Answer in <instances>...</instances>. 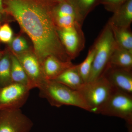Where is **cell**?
Segmentation results:
<instances>
[{"label": "cell", "instance_id": "1", "mask_svg": "<svg viewBox=\"0 0 132 132\" xmlns=\"http://www.w3.org/2000/svg\"><path fill=\"white\" fill-rule=\"evenodd\" d=\"M5 14L13 16L31 39L42 65L53 56L72 61L60 39L52 15L54 0H2Z\"/></svg>", "mask_w": 132, "mask_h": 132}, {"label": "cell", "instance_id": "2", "mask_svg": "<svg viewBox=\"0 0 132 132\" xmlns=\"http://www.w3.org/2000/svg\"><path fill=\"white\" fill-rule=\"evenodd\" d=\"M41 97L52 106H73L89 111V108L79 91L73 90L53 80H46L38 88Z\"/></svg>", "mask_w": 132, "mask_h": 132}, {"label": "cell", "instance_id": "3", "mask_svg": "<svg viewBox=\"0 0 132 132\" xmlns=\"http://www.w3.org/2000/svg\"><path fill=\"white\" fill-rule=\"evenodd\" d=\"M95 54L88 82L100 78L108 65L116 44L112 28L108 22L93 44Z\"/></svg>", "mask_w": 132, "mask_h": 132}, {"label": "cell", "instance_id": "4", "mask_svg": "<svg viewBox=\"0 0 132 132\" xmlns=\"http://www.w3.org/2000/svg\"><path fill=\"white\" fill-rule=\"evenodd\" d=\"M115 88L103 75L85 83L79 90L89 108V112L99 114Z\"/></svg>", "mask_w": 132, "mask_h": 132}, {"label": "cell", "instance_id": "5", "mask_svg": "<svg viewBox=\"0 0 132 132\" xmlns=\"http://www.w3.org/2000/svg\"><path fill=\"white\" fill-rule=\"evenodd\" d=\"M99 114L120 118L132 125V94L115 88Z\"/></svg>", "mask_w": 132, "mask_h": 132}, {"label": "cell", "instance_id": "6", "mask_svg": "<svg viewBox=\"0 0 132 132\" xmlns=\"http://www.w3.org/2000/svg\"><path fill=\"white\" fill-rule=\"evenodd\" d=\"M33 126L20 109L0 110V132H29Z\"/></svg>", "mask_w": 132, "mask_h": 132}, {"label": "cell", "instance_id": "7", "mask_svg": "<svg viewBox=\"0 0 132 132\" xmlns=\"http://www.w3.org/2000/svg\"><path fill=\"white\" fill-rule=\"evenodd\" d=\"M31 90L15 83L0 87V110L20 109L27 100Z\"/></svg>", "mask_w": 132, "mask_h": 132}, {"label": "cell", "instance_id": "8", "mask_svg": "<svg viewBox=\"0 0 132 132\" xmlns=\"http://www.w3.org/2000/svg\"><path fill=\"white\" fill-rule=\"evenodd\" d=\"M82 25L77 24L63 29H57L62 45L71 60L76 59L85 46V39Z\"/></svg>", "mask_w": 132, "mask_h": 132}, {"label": "cell", "instance_id": "9", "mask_svg": "<svg viewBox=\"0 0 132 132\" xmlns=\"http://www.w3.org/2000/svg\"><path fill=\"white\" fill-rule=\"evenodd\" d=\"M52 13L57 29L68 28L77 24L82 25L75 9L68 0L55 1Z\"/></svg>", "mask_w": 132, "mask_h": 132}, {"label": "cell", "instance_id": "10", "mask_svg": "<svg viewBox=\"0 0 132 132\" xmlns=\"http://www.w3.org/2000/svg\"><path fill=\"white\" fill-rule=\"evenodd\" d=\"M14 54L19 60L34 88H39L46 80L42 65L34 53L27 51Z\"/></svg>", "mask_w": 132, "mask_h": 132}, {"label": "cell", "instance_id": "11", "mask_svg": "<svg viewBox=\"0 0 132 132\" xmlns=\"http://www.w3.org/2000/svg\"><path fill=\"white\" fill-rule=\"evenodd\" d=\"M102 75L114 88L132 94V70L108 65Z\"/></svg>", "mask_w": 132, "mask_h": 132}, {"label": "cell", "instance_id": "12", "mask_svg": "<svg viewBox=\"0 0 132 132\" xmlns=\"http://www.w3.org/2000/svg\"><path fill=\"white\" fill-rule=\"evenodd\" d=\"M42 65L45 79L53 80L74 64L72 61H63L54 56H49L44 60Z\"/></svg>", "mask_w": 132, "mask_h": 132}, {"label": "cell", "instance_id": "13", "mask_svg": "<svg viewBox=\"0 0 132 132\" xmlns=\"http://www.w3.org/2000/svg\"><path fill=\"white\" fill-rule=\"evenodd\" d=\"M108 22L119 28L131 27L132 22V0H128L113 13Z\"/></svg>", "mask_w": 132, "mask_h": 132}, {"label": "cell", "instance_id": "14", "mask_svg": "<svg viewBox=\"0 0 132 132\" xmlns=\"http://www.w3.org/2000/svg\"><path fill=\"white\" fill-rule=\"evenodd\" d=\"M53 80L77 91H79L85 83L79 72L77 65H74L68 69Z\"/></svg>", "mask_w": 132, "mask_h": 132}, {"label": "cell", "instance_id": "15", "mask_svg": "<svg viewBox=\"0 0 132 132\" xmlns=\"http://www.w3.org/2000/svg\"><path fill=\"white\" fill-rule=\"evenodd\" d=\"M108 65L132 70V52L121 47L116 44Z\"/></svg>", "mask_w": 132, "mask_h": 132}, {"label": "cell", "instance_id": "16", "mask_svg": "<svg viewBox=\"0 0 132 132\" xmlns=\"http://www.w3.org/2000/svg\"><path fill=\"white\" fill-rule=\"evenodd\" d=\"M12 83H17L33 89L31 82L19 60L13 53L10 54Z\"/></svg>", "mask_w": 132, "mask_h": 132}, {"label": "cell", "instance_id": "17", "mask_svg": "<svg viewBox=\"0 0 132 132\" xmlns=\"http://www.w3.org/2000/svg\"><path fill=\"white\" fill-rule=\"evenodd\" d=\"M110 26L117 45L132 52V32L131 27L123 28Z\"/></svg>", "mask_w": 132, "mask_h": 132}, {"label": "cell", "instance_id": "18", "mask_svg": "<svg viewBox=\"0 0 132 132\" xmlns=\"http://www.w3.org/2000/svg\"><path fill=\"white\" fill-rule=\"evenodd\" d=\"M73 6L78 14L81 24L88 14L98 5L102 0H68Z\"/></svg>", "mask_w": 132, "mask_h": 132}, {"label": "cell", "instance_id": "19", "mask_svg": "<svg viewBox=\"0 0 132 132\" xmlns=\"http://www.w3.org/2000/svg\"><path fill=\"white\" fill-rule=\"evenodd\" d=\"M10 54L5 53L0 59V87L12 83Z\"/></svg>", "mask_w": 132, "mask_h": 132}, {"label": "cell", "instance_id": "20", "mask_svg": "<svg viewBox=\"0 0 132 132\" xmlns=\"http://www.w3.org/2000/svg\"><path fill=\"white\" fill-rule=\"evenodd\" d=\"M95 47L94 45L90 47L85 60L80 64L77 65L79 72L85 83L87 82L93 63Z\"/></svg>", "mask_w": 132, "mask_h": 132}, {"label": "cell", "instance_id": "21", "mask_svg": "<svg viewBox=\"0 0 132 132\" xmlns=\"http://www.w3.org/2000/svg\"><path fill=\"white\" fill-rule=\"evenodd\" d=\"M11 47L14 53L20 54L28 51L29 46L27 40L22 36H18L12 40Z\"/></svg>", "mask_w": 132, "mask_h": 132}, {"label": "cell", "instance_id": "22", "mask_svg": "<svg viewBox=\"0 0 132 132\" xmlns=\"http://www.w3.org/2000/svg\"><path fill=\"white\" fill-rule=\"evenodd\" d=\"M128 0H102L101 4L107 11L113 13Z\"/></svg>", "mask_w": 132, "mask_h": 132}, {"label": "cell", "instance_id": "23", "mask_svg": "<svg viewBox=\"0 0 132 132\" xmlns=\"http://www.w3.org/2000/svg\"><path fill=\"white\" fill-rule=\"evenodd\" d=\"M13 32L7 24H3L0 27V41L4 43H9L12 40Z\"/></svg>", "mask_w": 132, "mask_h": 132}, {"label": "cell", "instance_id": "24", "mask_svg": "<svg viewBox=\"0 0 132 132\" xmlns=\"http://www.w3.org/2000/svg\"><path fill=\"white\" fill-rule=\"evenodd\" d=\"M0 13L3 14H5L2 0H0Z\"/></svg>", "mask_w": 132, "mask_h": 132}, {"label": "cell", "instance_id": "25", "mask_svg": "<svg viewBox=\"0 0 132 132\" xmlns=\"http://www.w3.org/2000/svg\"><path fill=\"white\" fill-rule=\"evenodd\" d=\"M128 132H132V125H127Z\"/></svg>", "mask_w": 132, "mask_h": 132}, {"label": "cell", "instance_id": "26", "mask_svg": "<svg viewBox=\"0 0 132 132\" xmlns=\"http://www.w3.org/2000/svg\"><path fill=\"white\" fill-rule=\"evenodd\" d=\"M4 53V52H0V59L2 57Z\"/></svg>", "mask_w": 132, "mask_h": 132}, {"label": "cell", "instance_id": "27", "mask_svg": "<svg viewBox=\"0 0 132 132\" xmlns=\"http://www.w3.org/2000/svg\"><path fill=\"white\" fill-rule=\"evenodd\" d=\"M3 14H2L1 13H0V20L2 18V16Z\"/></svg>", "mask_w": 132, "mask_h": 132}, {"label": "cell", "instance_id": "28", "mask_svg": "<svg viewBox=\"0 0 132 132\" xmlns=\"http://www.w3.org/2000/svg\"><path fill=\"white\" fill-rule=\"evenodd\" d=\"M55 1H64V0H54Z\"/></svg>", "mask_w": 132, "mask_h": 132}, {"label": "cell", "instance_id": "29", "mask_svg": "<svg viewBox=\"0 0 132 132\" xmlns=\"http://www.w3.org/2000/svg\"><path fill=\"white\" fill-rule=\"evenodd\" d=\"M1 22H0V27H1Z\"/></svg>", "mask_w": 132, "mask_h": 132}]
</instances>
